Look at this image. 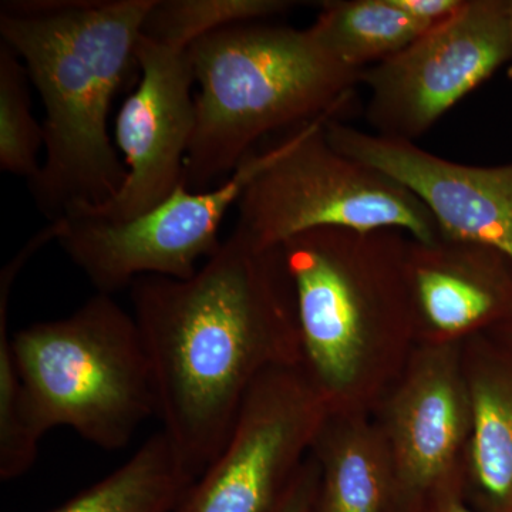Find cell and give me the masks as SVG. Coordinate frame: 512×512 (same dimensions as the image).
<instances>
[{
  "instance_id": "obj_7",
  "label": "cell",
  "mask_w": 512,
  "mask_h": 512,
  "mask_svg": "<svg viewBox=\"0 0 512 512\" xmlns=\"http://www.w3.org/2000/svg\"><path fill=\"white\" fill-rule=\"evenodd\" d=\"M285 137L252 153L220 185L191 191L184 183L150 211L128 221L77 215L56 221V242L97 293L113 296L144 276L188 279L198 261L220 249L225 215L248 185L284 150Z\"/></svg>"
},
{
  "instance_id": "obj_23",
  "label": "cell",
  "mask_w": 512,
  "mask_h": 512,
  "mask_svg": "<svg viewBox=\"0 0 512 512\" xmlns=\"http://www.w3.org/2000/svg\"><path fill=\"white\" fill-rule=\"evenodd\" d=\"M414 512H478L468 503L464 488V473L434 491Z\"/></svg>"
},
{
  "instance_id": "obj_4",
  "label": "cell",
  "mask_w": 512,
  "mask_h": 512,
  "mask_svg": "<svg viewBox=\"0 0 512 512\" xmlns=\"http://www.w3.org/2000/svg\"><path fill=\"white\" fill-rule=\"evenodd\" d=\"M187 55L200 87L185 158L191 191L228 178L275 131L340 119L362 84L363 70L330 56L309 28L231 26L195 40Z\"/></svg>"
},
{
  "instance_id": "obj_10",
  "label": "cell",
  "mask_w": 512,
  "mask_h": 512,
  "mask_svg": "<svg viewBox=\"0 0 512 512\" xmlns=\"http://www.w3.org/2000/svg\"><path fill=\"white\" fill-rule=\"evenodd\" d=\"M394 474L393 512H414L466 471L473 403L461 345H417L373 412Z\"/></svg>"
},
{
  "instance_id": "obj_25",
  "label": "cell",
  "mask_w": 512,
  "mask_h": 512,
  "mask_svg": "<svg viewBox=\"0 0 512 512\" xmlns=\"http://www.w3.org/2000/svg\"><path fill=\"white\" fill-rule=\"evenodd\" d=\"M508 18H510L511 47H512V0H508ZM511 77H512V73H511Z\"/></svg>"
},
{
  "instance_id": "obj_17",
  "label": "cell",
  "mask_w": 512,
  "mask_h": 512,
  "mask_svg": "<svg viewBox=\"0 0 512 512\" xmlns=\"http://www.w3.org/2000/svg\"><path fill=\"white\" fill-rule=\"evenodd\" d=\"M319 45L356 70L389 59L431 29L407 15L394 0L323 2L309 26Z\"/></svg>"
},
{
  "instance_id": "obj_8",
  "label": "cell",
  "mask_w": 512,
  "mask_h": 512,
  "mask_svg": "<svg viewBox=\"0 0 512 512\" xmlns=\"http://www.w3.org/2000/svg\"><path fill=\"white\" fill-rule=\"evenodd\" d=\"M512 59L508 0H467L453 18L363 70L375 134L413 141Z\"/></svg>"
},
{
  "instance_id": "obj_22",
  "label": "cell",
  "mask_w": 512,
  "mask_h": 512,
  "mask_svg": "<svg viewBox=\"0 0 512 512\" xmlns=\"http://www.w3.org/2000/svg\"><path fill=\"white\" fill-rule=\"evenodd\" d=\"M400 9L423 25L434 28L453 18L466 5L467 0H394Z\"/></svg>"
},
{
  "instance_id": "obj_6",
  "label": "cell",
  "mask_w": 512,
  "mask_h": 512,
  "mask_svg": "<svg viewBox=\"0 0 512 512\" xmlns=\"http://www.w3.org/2000/svg\"><path fill=\"white\" fill-rule=\"evenodd\" d=\"M319 119L286 134L284 150L239 198L234 229L279 248L320 228L397 229L417 241L440 237L429 208L399 181L340 153Z\"/></svg>"
},
{
  "instance_id": "obj_19",
  "label": "cell",
  "mask_w": 512,
  "mask_h": 512,
  "mask_svg": "<svg viewBox=\"0 0 512 512\" xmlns=\"http://www.w3.org/2000/svg\"><path fill=\"white\" fill-rule=\"evenodd\" d=\"M29 80L22 60L0 43V168L28 184L40 173L37 156L45 148V131L30 106Z\"/></svg>"
},
{
  "instance_id": "obj_9",
  "label": "cell",
  "mask_w": 512,
  "mask_h": 512,
  "mask_svg": "<svg viewBox=\"0 0 512 512\" xmlns=\"http://www.w3.org/2000/svg\"><path fill=\"white\" fill-rule=\"evenodd\" d=\"M329 410L301 365L256 380L231 436L173 512H269L311 453Z\"/></svg>"
},
{
  "instance_id": "obj_15",
  "label": "cell",
  "mask_w": 512,
  "mask_h": 512,
  "mask_svg": "<svg viewBox=\"0 0 512 512\" xmlns=\"http://www.w3.org/2000/svg\"><path fill=\"white\" fill-rule=\"evenodd\" d=\"M311 453L319 466L312 512H393L392 458L373 414H329Z\"/></svg>"
},
{
  "instance_id": "obj_5",
  "label": "cell",
  "mask_w": 512,
  "mask_h": 512,
  "mask_svg": "<svg viewBox=\"0 0 512 512\" xmlns=\"http://www.w3.org/2000/svg\"><path fill=\"white\" fill-rule=\"evenodd\" d=\"M12 353L26 416L40 439L63 426L116 451L156 417L136 319L111 295L97 293L66 318L20 329L12 336Z\"/></svg>"
},
{
  "instance_id": "obj_1",
  "label": "cell",
  "mask_w": 512,
  "mask_h": 512,
  "mask_svg": "<svg viewBox=\"0 0 512 512\" xmlns=\"http://www.w3.org/2000/svg\"><path fill=\"white\" fill-rule=\"evenodd\" d=\"M130 299L161 431L195 480L227 444L256 380L301 365L284 252L234 229L191 278L144 276Z\"/></svg>"
},
{
  "instance_id": "obj_14",
  "label": "cell",
  "mask_w": 512,
  "mask_h": 512,
  "mask_svg": "<svg viewBox=\"0 0 512 512\" xmlns=\"http://www.w3.org/2000/svg\"><path fill=\"white\" fill-rule=\"evenodd\" d=\"M473 403L464 488L478 512H512V343L480 335L463 343Z\"/></svg>"
},
{
  "instance_id": "obj_18",
  "label": "cell",
  "mask_w": 512,
  "mask_h": 512,
  "mask_svg": "<svg viewBox=\"0 0 512 512\" xmlns=\"http://www.w3.org/2000/svg\"><path fill=\"white\" fill-rule=\"evenodd\" d=\"M295 5L291 0H154L141 36L188 50L217 30L258 23Z\"/></svg>"
},
{
  "instance_id": "obj_12",
  "label": "cell",
  "mask_w": 512,
  "mask_h": 512,
  "mask_svg": "<svg viewBox=\"0 0 512 512\" xmlns=\"http://www.w3.org/2000/svg\"><path fill=\"white\" fill-rule=\"evenodd\" d=\"M336 150L399 181L426 204L440 237L476 242L512 259V163L471 165L436 156L413 141L393 140L329 120Z\"/></svg>"
},
{
  "instance_id": "obj_16",
  "label": "cell",
  "mask_w": 512,
  "mask_h": 512,
  "mask_svg": "<svg viewBox=\"0 0 512 512\" xmlns=\"http://www.w3.org/2000/svg\"><path fill=\"white\" fill-rule=\"evenodd\" d=\"M194 481L160 430L123 466L50 512H173Z\"/></svg>"
},
{
  "instance_id": "obj_3",
  "label": "cell",
  "mask_w": 512,
  "mask_h": 512,
  "mask_svg": "<svg viewBox=\"0 0 512 512\" xmlns=\"http://www.w3.org/2000/svg\"><path fill=\"white\" fill-rule=\"evenodd\" d=\"M409 235L320 228L282 245L301 367L330 414H373L417 346Z\"/></svg>"
},
{
  "instance_id": "obj_21",
  "label": "cell",
  "mask_w": 512,
  "mask_h": 512,
  "mask_svg": "<svg viewBox=\"0 0 512 512\" xmlns=\"http://www.w3.org/2000/svg\"><path fill=\"white\" fill-rule=\"evenodd\" d=\"M319 466L315 456L309 453L291 483L269 512H312L318 493Z\"/></svg>"
},
{
  "instance_id": "obj_11",
  "label": "cell",
  "mask_w": 512,
  "mask_h": 512,
  "mask_svg": "<svg viewBox=\"0 0 512 512\" xmlns=\"http://www.w3.org/2000/svg\"><path fill=\"white\" fill-rule=\"evenodd\" d=\"M137 60L140 83L124 101L116 120L117 146L126 158V181L114 200L72 217L133 220L184 183L185 158L197 124L192 96L195 80L187 50L141 36Z\"/></svg>"
},
{
  "instance_id": "obj_13",
  "label": "cell",
  "mask_w": 512,
  "mask_h": 512,
  "mask_svg": "<svg viewBox=\"0 0 512 512\" xmlns=\"http://www.w3.org/2000/svg\"><path fill=\"white\" fill-rule=\"evenodd\" d=\"M417 345H461L512 325V259L476 242L410 237Z\"/></svg>"
},
{
  "instance_id": "obj_2",
  "label": "cell",
  "mask_w": 512,
  "mask_h": 512,
  "mask_svg": "<svg viewBox=\"0 0 512 512\" xmlns=\"http://www.w3.org/2000/svg\"><path fill=\"white\" fill-rule=\"evenodd\" d=\"M154 0H3L0 43L22 60L46 119L45 160L29 185L49 222L94 210L127 178L109 136L114 97L138 67Z\"/></svg>"
},
{
  "instance_id": "obj_20",
  "label": "cell",
  "mask_w": 512,
  "mask_h": 512,
  "mask_svg": "<svg viewBox=\"0 0 512 512\" xmlns=\"http://www.w3.org/2000/svg\"><path fill=\"white\" fill-rule=\"evenodd\" d=\"M13 284L0 279V478L15 480L36 461L40 437L30 426L23 403L9 335V303Z\"/></svg>"
},
{
  "instance_id": "obj_24",
  "label": "cell",
  "mask_w": 512,
  "mask_h": 512,
  "mask_svg": "<svg viewBox=\"0 0 512 512\" xmlns=\"http://www.w3.org/2000/svg\"><path fill=\"white\" fill-rule=\"evenodd\" d=\"M491 335L498 336V338L507 340V342L512 343V325L508 326V328L498 330V332L491 333Z\"/></svg>"
}]
</instances>
